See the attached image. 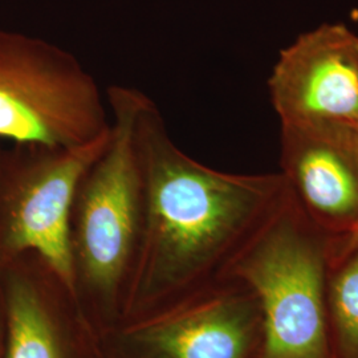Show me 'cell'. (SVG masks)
Masks as SVG:
<instances>
[{"mask_svg":"<svg viewBox=\"0 0 358 358\" xmlns=\"http://www.w3.org/2000/svg\"><path fill=\"white\" fill-rule=\"evenodd\" d=\"M3 358H103L69 282L36 252L0 266Z\"/></svg>","mask_w":358,"mask_h":358,"instance_id":"cell-7","label":"cell"},{"mask_svg":"<svg viewBox=\"0 0 358 358\" xmlns=\"http://www.w3.org/2000/svg\"><path fill=\"white\" fill-rule=\"evenodd\" d=\"M110 129L106 96L73 53L0 29V138L85 145Z\"/></svg>","mask_w":358,"mask_h":358,"instance_id":"cell-4","label":"cell"},{"mask_svg":"<svg viewBox=\"0 0 358 358\" xmlns=\"http://www.w3.org/2000/svg\"><path fill=\"white\" fill-rule=\"evenodd\" d=\"M282 174L321 230L341 236L358 220V125L282 124Z\"/></svg>","mask_w":358,"mask_h":358,"instance_id":"cell-9","label":"cell"},{"mask_svg":"<svg viewBox=\"0 0 358 358\" xmlns=\"http://www.w3.org/2000/svg\"><path fill=\"white\" fill-rule=\"evenodd\" d=\"M263 337L255 294L224 279L100 334L103 358H259Z\"/></svg>","mask_w":358,"mask_h":358,"instance_id":"cell-6","label":"cell"},{"mask_svg":"<svg viewBox=\"0 0 358 358\" xmlns=\"http://www.w3.org/2000/svg\"><path fill=\"white\" fill-rule=\"evenodd\" d=\"M0 358H3V313H1V303H0Z\"/></svg>","mask_w":358,"mask_h":358,"instance_id":"cell-12","label":"cell"},{"mask_svg":"<svg viewBox=\"0 0 358 358\" xmlns=\"http://www.w3.org/2000/svg\"><path fill=\"white\" fill-rule=\"evenodd\" d=\"M142 94L125 85L105 90L110 136L80 179L69 214L72 288L99 334L122 320L141 251L146 180L136 118Z\"/></svg>","mask_w":358,"mask_h":358,"instance_id":"cell-2","label":"cell"},{"mask_svg":"<svg viewBox=\"0 0 358 358\" xmlns=\"http://www.w3.org/2000/svg\"><path fill=\"white\" fill-rule=\"evenodd\" d=\"M356 251H358V220L346 234L333 238L331 264H337Z\"/></svg>","mask_w":358,"mask_h":358,"instance_id":"cell-11","label":"cell"},{"mask_svg":"<svg viewBox=\"0 0 358 358\" xmlns=\"http://www.w3.org/2000/svg\"><path fill=\"white\" fill-rule=\"evenodd\" d=\"M333 235L289 194L231 264L224 279L255 294L263 322L259 358H328L324 282Z\"/></svg>","mask_w":358,"mask_h":358,"instance_id":"cell-3","label":"cell"},{"mask_svg":"<svg viewBox=\"0 0 358 358\" xmlns=\"http://www.w3.org/2000/svg\"><path fill=\"white\" fill-rule=\"evenodd\" d=\"M109 136L110 129L85 145L11 143L0 148V266L20 254L36 252L72 287L71 207L80 179L103 152Z\"/></svg>","mask_w":358,"mask_h":358,"instance_id":"cell-5","label":"cell"},{"mask_svg":"<svg viewBox=\"0 0 358 358\" xmlns=\"http://www.w3.org/2000/svg\"><path fill=\"white\" fill-rule=\"evenodd\" d=\"M282 124L343 121L358 125V35L327 23L284 48L268 78Z\"/></svg>","mask_w":358,"mask_h":358,"instance_id":"cell-8","label":"cell"},{"mask_svg":"<svg viewBox=\"0 0 358 358\" xmlns=\"http://www.w3.org/2000/svg\"><path fill=\"white\" fill-rule=\"evenodd\" d=\"M136 128L146 219L120 322L224 280L231 264L289 194L282 173L235 174L192 158L173 141L161 110L145 93Z\"/></svg>","mask_w":358,"mask_h":358,"instance_id":"cell-1","label":"cell"},{"mask_svg":"<svg viewBox=\"0 0 358 358\" xmlns=\"http://www.w3.org/2000/svg\"><path fill=\"white\" fill-rule=\"evenodd\" d=\"M329 308L343 358H358V251L338 262L329 288Z\"/></svg>","mask_w":358,"mask_h":358,"instance_id":"cell-10","label":"cell"}]
</instances>
